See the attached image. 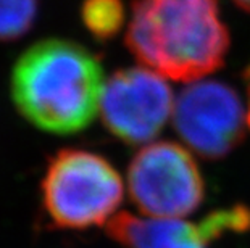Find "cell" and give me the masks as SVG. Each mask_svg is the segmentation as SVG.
I'll list each match as a JSON object with an SVG mask.
<instances>
[{
    "instance_id": "6da1fadb",
    "label": "cell",
    "mask_w": 250,
    "mask_h": 248,
    "mask_svg": "<svg viewBox=\"0 0 250 248\" xmlns=\"http://www.w3.org/2000/svg\"><path fill=\"white\" fill-rule=\"evenodd\" d=\"M125 39L141 65L181 82L220 70L231 42L216 0H134Z\"/></svg>"
},
{
    "instance_id": "7a4b0ae2",
    "label": "cell",
    "mask_w": 250,
    "mask_h": 248,
    "mask_svg": "<svg viewBox=\"0 0 250 248\" xmlns=\"http://www.w3.org/2000/svg\"><path fill=\"white\" fill-rule=\"evenodd\" d=\"M104 68L76 42L47 39L29 47L15 65L12 94L36 128L74 134L92 123L104 91Z\"/></svg>"
},
{
    "instance_id": "3957f363",
    "label": "cell",
    "mask_w": 250,
    "mask_h": 248,
    "mask_svg": "<svg viewBox=\"0 0 250 248\" xmlns=\"http://www.w3.org/2000/svg\"><path fill=\"white\" fill-rule=\"evenodd\" d=\"M123 193V181L115 166L81 149L58 152L42 181V203L60 229L81 230L108 223Z\"/></svg>"
},
{
    "instance_id": "277c9868",
    "label": "cell",
    "mask_w": 250,
    "mask_h": 248,
    "mask_svg": "<svg viewBox=\"0 0 250 248\" xmlns=\"http://www.w3.org/2000/svg\"><path fill=\"white\" fill-rule=\"evenodd\" d=\"M131 200L150 218H183L200 207L205 187L199 166L186 147L152 142L136 153L127 168Z\"/></svg>"
},
{
    "instance_id": "5b68a950",
    "label": "cell",
    "mask_w": 250,
    "mask_h": 248,
    "mask_svg": "<svg viewBox=\"0 0 250 248\" xmlns=\"http://www.w3.org/2000/svg\"><path fill=\"white\" fill-rule=\"evenodd\" d=\"M171 116L184 144L208 160L231 153L247 128L241 97L231 86L213 79L189 82L174 100Z\"/></svg>"
},
{
    "instance_id": "8992f818",
    "label": "cell",
    "mask_w": 250,
    "mask_h": 248,
    "mask_svg": "<svg viewBox=\"0 0 250 248\" xmlns=\"http://www.w3.org/2000/svg\"><path fill=\"white\" fill-rule=\"evenodd\" d=\"M173 108L174 97L167 77L147 66H132L105 79L99 113L116 139L146 144L160 134Z\"/></svg>"
},
{
    "instance_id": "52a82bcc",
    "label": "cell",
    "mask_w": 250,
    "mask_h": 248,
    "mask_svg": "<svg viewBox=\"0 0 250 248\" xmlns=\"http://www.w3.org/2000/svg\"><path fill=\"white\" fill-rule=\"evenodd\" d=\"M250 229V210L232 207L210 213L199 224L179 218H137L120 213L107 223V234L125 248H208L225 232Z\"/></svg>"
},
{
    "instance_id": "ba28073f",
    "label": "cell",
    "mask_w": 250,
    "mask_h": 248,
    "mask_svg": "<svg viewBox=\"0 0 250 248\" xmlns=\"http://www.w3.org/2000/svg\"><path fill=\"white\" fill-rule=\"evenodd\" d=\"M81 19L94 39H113L126 23L125 0H84Z\"/></svg>"
},
{
    "instance_id": "9c48e42d",
    "label": "cell",
    "mask_w": 250,
    "mask_h": 248,
    "mask_svg": "<svg viewBox=\"0 0 250 248\" xmlns=\"http://www.w3.org/2000/svg\"><path fill=\"white\" fill-rule=\"evenodd\" d=\"M37 15V0H0V40L28 33Z\"/></svg>"
},
{
    "instance_id": "30bf717a",
    "label": "cell",
    "mask_w": 250,
    "mask_h": 248,
    "mask_svg": "<svg viewBox=\"0 0 250 248\" xmlns=\"http://www.w3.org/2000/svg\"><path fill=\"white\" fill-rule=\"evenodd\" d=\"M244 81L247 84V97H249V105L246 108V119H247V128L250 129V65L244 73Z\"/></svg>"
},
{
    "instance_id": "8fae6325",
    "label": "cell",
    "mask_w": 250,
    "mask_h": 248,
    "mask_svg": "<svg viewBox=\"0 0 250 248\" xmlns=\"http://www.w3.org/2000/svg\"><path fill=\"white\" fill-rule=\"evenodd\" d=\"M232 2L236 3L239 8L246 10V12L250 13V0H232Z\"/></svg>"
}]
</instances>
